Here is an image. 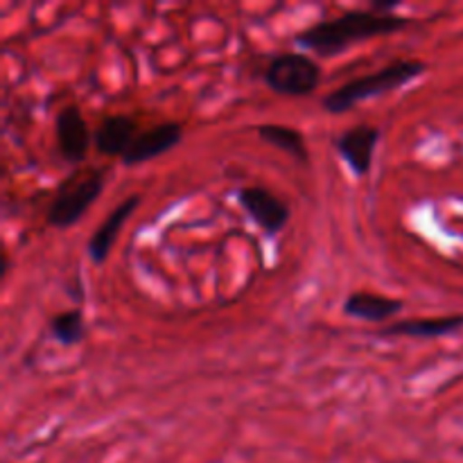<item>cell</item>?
<instances>
[{
  "mask_svg": "<svg viewBox=\"0 0 463 463\" xmlns=\"http://www.w3.org/2000/svg\"><path fill=\"white\" fill-rule=\"evenodd\" d=\"M411 23L410 16L398 14H378L371 9H351L333 21H321L317 25L306 27L294 36L298 45L321 54V57H337L360 41H369L373 36L392 34L405 30Z\"/></svg>",
  "mask_w": 463,
  "mask_h": 463,
  "instance_id": "cell-1",
  "label": "cell"
},
{
  "mask_svg": "<svg viewBox=\"0 0 463 463\" xmlns=\"http://www.w3.org/2000/svg\"><path fill=\"white\" fill-rule=\"evenodd\" d=\"M423 72L425 63L419 61V59H396V61L387 63V66L371 72V75L357 77V80L330 90L321 104H324V109L328 113L351 111L355 104L371 98H378V95L392 93V90H398L401 86L410 84L416 77L423 75Z\"/></svg>",
  "mask_w": 463,
  "mask_h": 463,
  "instance_id": "cell-2",
  "label": "cell"
},
{
  "mask_svg": "<svg viewBox=\"0 0 463 463\" xmlns=\"http://www.w3.org/2000/svg\"><path fill=\"white\" fill-rule=\"evenodd\" d=\"M265 84L288 98H306L321 84V68L301 52H279L265 68Z\"/></svg>",
  "mask_w": 463,
  "mask_h": 463,
  "instance_id": "cell-3",
  "label": "cell"
},
{
  "mask_svg": "<svg viewBox=\"0 0 463 463\" xmlns=\"http://www.w3.org/2000/svg\"><path fill=\"white\" fill-rule=\"evenodd\" d=\"M104 188L102 172H90L77 184H66L59 190L57 197L52 199L48 208V224L54 229H68L81 220L90 203L98 199Z\"/></svg>",
  "mask_w": 463,
  "mask_h": 463,
  "instance_id": "cell-4",
  "label": "cell"
},
{
  "mask_svg": "<svg viewBox=\"0 0 463 463\" xmlns=\"http://www.w3.org/2000/svg\"><path fill=\"white\" fill-rule=\"evenodd\" d=\"M238 202L267 235H276L288 226L289 206L260 185H244L238 190Z\"/></svg>",
  "mask_w": 463,
  "mask_h": 463,
  "instance_id": "cell-5",
  "label": "cell"
},
{
  "mask_svg": "<svg viewBox=\"0 0 463 463\" xmlns=\"http://www.w3.org/2000/svg\"><path fill=\"white\" fill-rule=\"evenodd\" d=\"M54 134H57V147L68 163H81L90 147V131L81 116L80 107L68 104L54 118Z\"/></svg>",
  "mask_w": 463,
  "mask_h": 463,
  "instance_id": "cell-6",
  "label": "cell"
},
{
  "mask_svg": "<svg viewBox=\"0 0 463 463\" xmlns=\"http://www.w3.org/2000/svg\"><path fill=\"white\" fill-rule=\"evenodd\" d=\"M378 140H380L378 127L362 122V125H353L351 129L339 134L337 140H335V147H337V152L342 154L344 161L348 163V167H351L357 176H364L369 175L371 170V163H373V152Z\"/></svg>",
  "mask_w": 463,
  "mask_h": 463,
  "instance_id": "cell-7",
  "label": "cell"
},
{
  "mask_svg": "<svg viewBox=\"0 0 463 463\" xmlns=\"http://www.w3.org/2000/svg\"><path fill=\"white\" fill-rule=\"evenodd\" d=\"M181 138H184V125H179V122H161V125L149 127L136 136L131 147L122 156V163L138 165V163L152 161V158L170 152L175 145H179Z\"/></svg>",
  "mask_w": 463,
  "mask_h": 463,
  "instance_id": "cell-8",
  "label": "cell"
},
{
  "mask_svg": "<svg viewBox=\"0 0 463 463\" xmlns=\"http://www.w3.org/2000/svg\"><path fill=\"white\" fill-rule=\"evenodd\" d=\"M138 203H140L138 194H131V197H127L125 202H120V206H118L116 211H113L111 215H109L107 220L99 224V229L95 231L93 238H90L89 244H86L89 258L95 262V265H102V262L107 260L109 251H111V247H113V242H116L118 233H120L122 224L129 220V215L136 211V208H138Z\"/></svg>",
  "mask_w": 463,
  "mask_h": 463,
  "instance_id": "cell-9",
  "label": "cell"
},
{
  "mask_svg": "<svg viewBox=\"0 0 463 463\" xmlns=\"http://www.w3.org/2000/svg\"><path fill=\"white\" fill-rule=\"evenodd\" d=\"M140 131L129 116H109L98 125L93 134V143L104 156H125L127 149L136 140Z\"/></svg>",
  "mask_w": 463,
  "mask_h": 463,
  "instance_id": "cell-10",
  "label": "cell"
},
{
  "mask_svg": "<svg viewBox=\"0 0 463 463\" xmlns=\"http://www.w3.org/2000/svg\"><path fill=\"white\" fill-rule=\"evenodd\" d=\"M463 328V315L450 317H425V319H405L387 326L380 330L384 337H419V339H434L443 335L457 333Z\"/></svg>",
  "mask_w": 463,
  "mask_h": 463,
  "instance_id": "cell-11",
  "label": "cell"
},
{
  "mask_svg": "<svg viewBox=\"0 0 463 463\" xmlns=\"http://www.w3.org/2000/svg\"><path fill=\"white\" fill-rule=\"evenodd\" d=\"M405 303L401 298L384 297V294L375 292H353L351 297L344 301V312L355 319L369 321V324H383L396 317L402 310Z\"/></svg>",
  "mask_w": 463,
  "mask_h": 463,
  "instance_id": "cell-12",
  "label": "cell"
},
{
  "mask_svg": "<svg viewBox=\"0 0 463 463\" xmlns=\"http://www.w3.org/2000/svg\"><path fill=\"white\" fill-rule=\"evenodd\" d=\"M258 136L265 140L267 145L283 149L285 154L297 158L298 163L310 161V152H307L306 138L298 129L288 125H258Z\"/></svg>",
  "mask_w": 463,
  "mask_h": 463,
  "instance_id": "cell-13",
  "label": "cell"
},
{
  "mask_svg": "<svg viewBox=\"0 0 463 463\" xmlns=\"http://www.w3.org/2000/svg\"><path fill=\"white\" fill-rule=\"evenodd\" d=\"M50 333L63 346H75V344H80L84 339V319H81V312L68 310L57 315L50 321Z\"/></svg>",
  "mask_w": 463,
  "mask_h": 463,
  "instance_id": "cell-14",
  "label": "cell"
},
{
  "mask_svg": "<svg viewBox=\"0 0 463 463\" xmlns=\"http://www.w3.org/2000/svg\"><path fill=\"white\" fill-rule=\"evenodd\" d=\"M396 7H398V0H373L369 9L378 14H393V9Z\"/></svg>",
  "mask_w": 463,
  "mask_h": 463,
  "instance_id": "cell-15",
  "label": "cell"
}]
</instances>
